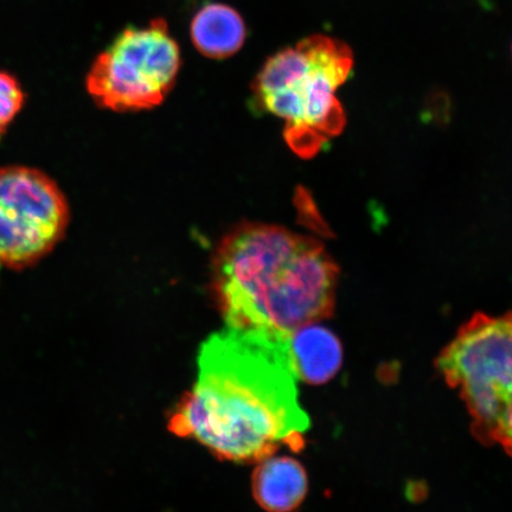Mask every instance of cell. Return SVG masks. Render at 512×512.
Segmentation results:
<instances>
[{
  "mask_svg": "<svg viewBox=\"0 0 512 512\" xmlns=\"http://www.w3.org/2000/svg\"><path fill=\"white\" fill-rule=\"evenodd\" d=\"M198 376L169 421L219 459L260 463L281 447L300 451L310 418L299 403L288 337L229 328L201 345Z\"/></svg>",
  "mask_w": 512,
  "mask_h": 512,
  "instance_id": "obj_1",
  "label": "cell"
},
{
  "mask_svg": "<svg viewBox=\"0 0 512 512\" xmlns=\"http://www.w3.org/2000/svg\"><path fill=\"white\" fill-rule=\"evenodd\" d=\"M337 278L322 242L261 222L229 230L211 264V288L227 326L274 337L330 317Z\"/></svg>",
  "mask_w": 512,
  "mask_h": 512,
  "instance_id": "obj_2",
  "label": "cell"
},
{
  "mask_svg": "<svg viewBox=\"0 0 512 512\" xmlns=\"http://www.w3.org/2000/svg\"><path fill=\"white\" fill-rule=\"evenodd\" d=\"M352 66L347 44L315 35L270 57L256 75V105L284 120L285 142L299 157H315L343 131L345 114L336 92Z\"/></svg>",
  "mask_w": 512,
  "mask_h": 512,
  "instance_id": "obj_3",
  "label": "cell"
},
{
  "mask_svg": "<svg viewBox=\"0 0 512 512\" xmlns=\"http://www.w3.org/2000/svg\"><path fill=\"white\" fill-rule=\"evenodd\" d=\"M438 368L459 389L483 444L512 457V325L508 317L478 313L438 358Z\"/></svg>",
  "mask_w": 512,
  "mask_h": 512,
  "instance_id": "obj_4",
  "label": "cell"
},
{
  "mask_svg": "<svg viewBox=\"0 0 512 512\" xmlns=\"http://www.w3.org/2000/svg\"><path fill=\"white\" fill-rule=\"evenodd\" d=\"M182 57L168 24L155 19L128 28L93 63L87 75L96 105L118 113L151 110L175 86Z\"/></svg>",
  "mask_w": 512,
  "mask_h": 512,
  "instance_id": "obj_5",
  "label": "cell"
},
{
  "mask_svg": "<svg viewBox=\"0 0 512 512\" xmlns=\"http://www.w3.org/2000/svg\"><path fill=\"white\" fill-rule=\"evenodd\" d=\"M69 220L53 178L29 166L0 168V264L15 271L37 265L63 240Z\"/></svg>",
  "mask_w": 512,
  "mask_h": 512,
  "instance_id": "obj_6",
  "label": "cell"
},
{
  "mask_svg": "<svg viewBox=\"0 0 512 512\" xmlns=\"http://www.w3.org/2000/svg\"><path fill=\"white\" fill-rule=\"evenodd\" d=\"M288 354L298 380L323 384L334 379L343 363L337 336L315 323L302 326L288 336Z\"/></svg>",
  "mask_w": 512,
  "mask_h": 512,
  "instance_id": "obj_7",
  "label": "cell"
},
{
  "mask_svg": "<svg viewBox=\"0 0 512 512\" xmlns=\"http://www.w3.org/2000/svg\"><path fill=\"white\" fill-rule=\"evenodd\" d=\"M309 480L302 464L290 457L261 460L252 479L256 503L266 511L290 512L304 502Z\"/></svg>",
  "mask_w": 512,
  "mask_h": 512,
  "instance_id": "obj_8",
  "label": "cell"
},
{
  "mask_svg": "<svg viewBox=\"0 0 512 512\" xmlns=\"http://www.w3.org/2000/svg\"><path fill=\"white\" fill-rule=\"evenodd\" d=\"M191 40L198 51L210 59H227L245 44L246 24L232 6L221 3L204 5L192 18Z\"/></svg>",
  "mask_w": 512,
  "mask_h": 512,
  "instance_id": "obj_9",
  "label": "cell"
},
{
  "mask_svg": "<svg viewBox=\"0 0 512 512\" xmlns=\"http://www.w3.org/2000/svg\"><path fill=\"white\" fill-rule=\"evenodd\" d=\"M25 104L21 83L5 70L0 69V136L8 130Z\"/></svg>",
  "mask_w": 512,
  "mask_h": 512,
  "instance_id": "obj_10",
  "label": "cell"
},
{
  "mask_svg": "<svg viewBox=\"0 0 512 512\" xmlns=\"http://www.w3.org/2000/svg\"><path fill=\"white\" fill-rule=\"evenodd\" d=\"M508 318H509L510 323H511V325H512V313H511V315H509V316H508Z\"/></svg>",
  "mask_w": 512,
  "mask_h": 512,
  "instance_id": "obj_11",
  "label": "cell"
}]
</instances>
